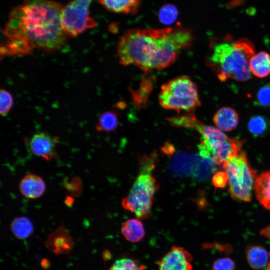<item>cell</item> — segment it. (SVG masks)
<instances>
[{
	"instance_id": "obj_1",
	"label": "cell",
	"mask_w": 270,
	"mask_h": 270,
	"mask_svg": "<svg viewBox=\"0 0 270 270\" xmlns=\"http://www.w3.org/2000/svg\"><path fill=\"white\" fill-rule=\"evenodd\" d=\"M64 8L52 0H24L14 8L4 30L8 38L4 54L24 55L35 48L46 52L61 50L68 36L62 23Z\"/></svg>"
},
{
	"instance_id": "obj_2",
	"label": "cell",
	"mask_w": 270,
	"mask_h": 270,
	"mask_svg": "<svg viewBox=\"0 0 270 270\" xmlns=\"http://www.w3.org/2000/svg\"><path fill=\"white\" fill-rule=\"evenodd\" d=\"M194 42L192 31L182 26L161 29L133 28L120 38L117 53L120 64L146 72L172 65Z\"/></svg>"
},
{
	"instance_id": "obj_3",
	"label": "cell",
	"mask_w": 270,
	"mask_h": 270,
	"mask_svg": "<svg viewBox=\"0 0 270 270\" xmlns=\"http://www.w3.org/2000/svg\"><path fill=\"white\" fill-rule=\"evenodd\" d=\"M255 54V47L250 40H234L228 34L212 39L206 62L222 82H246L252 78L250 62Z\"/></svg>"
},
{
	"instance_id": "obj_4",
	"label": "cell",
	"mask_w": 270,
	"mask_h": 270,
	"mask_svg": "<svg viewBox=\"0 0 270 270\" xmlns=\"http://www.w3.org/2000/svg\"><path fill=\"white\" fill-rule=\"evenodd\" d=\"M138 160V176L128 194L122 199V205L137 218L144 220L152 216L154 195L160 188L154 176L158 162V154L154 151L140 156Z\"/></svg>"
},
{
	"instance_id": "obj_5",
	"label": "cell",
	"mask_w": 270,
	"mask_h": 270,
	"mask_svg": "<svg viewBox=\"0 0 270 270\" xmlns=\"http://www.w3.org/2000/svg\"><path fill=\"white\" fill-rule=\"evenodd\" d=\"M183 128L193 129L202 136L200 154L223 166L229 160L241 152L243 142L228 138L222 130L200 122L192 113L183 120Z\"/></svg>"
},
{
	"instance_id": "obj_6",
	"label": "cell",
	"mask_w": 270,
	"mask_h": 270,
	"mask_svg": "<svg viewBox=\"0 0 270 270\" xmlns=\"http://www.w3.org/2000/svg\"><path fill=\"white\" fill-rule=\"evenodd\" d=\"M160 105L164 109L190 112L200 106L198 88L191 78L180 76L163 85L158 96Z\"/></svg>"
},
{
	"instance_id": "obj_7",
	"label": "cell",
	"mask_w": 270,
	"mask_h": 270,
	"mask_svg": "<svg viewBox=\"0 0 270 270\" xmlns=\"http://www.w3.org/2000/svg\"><path fill=\"white\" fill-rule=\"evenodd\" d=\"M228 178L229 192L236 200L250 202L258 177L242 151L223 166Z\"/></svg>"
},
{
	"instance_id": "obj_8",
	"label": "cell",
	"mask_w": 270,
	"mask_h": 270,
	"mask_svg": "<svg viewBox=\"0 0 270 270\" xmlns=\"http://www.w3.org/2000/svg\"><path fill=\"white\" fill-rule=\"evenodd\" d=\"M92 0H74L64 6L62 23L67 36L77 37L86 30L96 26V21L90 16Z\"/></svg>"
},
{
	"instance_id": "obj_9",
	"label": "cell",
	"mask_w": 270,
	"mask_h": 270,
	"mask_svg": "<svg viewBox=\"0 0 270 270\" xmlns=\"http://www.w3.org/2000/svg\"><path fill=\"white\" fill-rule=\"evenodd\" d=\"M193 256L184 248L174 246L158 262V270H192Z\"/></svg>"
},
{
	"instance_id": "obj_10",
	"label": "cell",
	"mask_w": 270,
	"mask_h": 270,
	"mask_svg": "<svg viewBox=\"0 0 270 270\" xmlns=\"http://www.w3.org/2000/svg\"><path fill=\"white\" fill-rule=\"evenodd\" d=\"M58 142V137L40 132L32 136L30 142V148L36 156L50 161L58 157L56 147Z\"/></svg>"
},
{
	"instance_id": "obj_11",
	"label": "cell",
	"mask_w": 270,
	"mask_h": 270,
	"mask_svg": "<svg viewBox=\"0 0 270 270\" xmlns=\"http://www.w3.org/2000/svg\"><path fill=\"white\" fill-rule=\"evenodd\" d=\"M19 188L24 197L34 200L40 198L44 194L46 190V184L41 177L30 174L26 176L21 180Z\"/></svg>"
},
{
	"instance_id": "obj_12",
	"label": "cell",
	"mask_w": 270,
	"mask_h": 270,
	"mask_svg": "<svg viewBox=\"0 0 270 270\" xmlns=\"http://www.w3.org/2000/svg\"><path fill=\"white\" fill-rule=\"evenodd\" d=\"M217 128L224 132H230L237 128L239 116L236 111L229 107L220 109L213 118Z\"/></svg>"
},
{
	"instance_id": "obj_13",
	"label": "cell",
	"mask_w": 270,
	"mask_h": 270,
	"mask_svg": "<svg viewBox=\"0 0 270 270\" xmlns=\"http://www.w3.org/2000/svg\"><path fill=\"white\" fill-rule=\"evenodd\" d=\"M108 10L124 14H136L140 5V0H98Z\"/></svg>"
},
{
	"instance_id": "obj_14",
	"label": "cell",
	"mask_w": 270,
	"mask_h": 270,
	"mask_svg": "<svg viewBox=\"0 0 270 270\" xmlns=\"http://www.w3.org/2000/svg\"><path fill=\"white\" fill-rule=\"evenodd\" d=\"M246 258L249 266L253 269L262 270L268 266L270 252L261 246H251L246 250Z\"/></svg>"
},
{
	"instance_id": "obj_15",
	"label": "cell",
	"mask_w": 270,
	"mask_h": 270,
	"mask_svg": "<svg viewBox=\"0 0 270 270\" xmlns=\"http://www.w3.org/2000/svg\"><path fill=\"white\" fill-rule=\"evenodd\" d=\"M121 233L125 239L132 243L142 241L146 236V230L142 220L138 218L130 219L122 226Z\"/></svg>"
},
{
	"instance_id": "obj_16",
	"label": "cell",
	"mask_w": 270,
	"mask_h": 270,
	"mask_svg": "<svg viewBox=\"0 0 270 270\" xmlns=\"http://www.w3.org/2000/svg\"><path fill=\"white\" fill-rule=\"evenodd\" d=\"M250 71L258 78H265L270 75V54L260 52L254 54L250 62Z\"/></svg>"
},
{
	"instance_id": "obj_17",
	"label": "cell",
	"mask_w": 270,
	"mask_h": 270,
	"mask_svg": "<svg viewBox=\"0 0 270 270\" xmlns=\"http://www.w3.org/2000/svg\"><path fill=\"white\" fill-rule=\"evenodd\" d=\"M254 189L258 201L265 208L270 210V171L264 172L257 178Z\"/></svg>"
},
{
	"instance_id": "obj_18",
	"label": "cell",
	"mask_w": 270,
	"mask_h": 270,
	"mask_svg": "<svg viewBox=\"0 0 270 270\" xmlns=\"http://www.w3.org/2000/svg\"><path fill=\"white\" fill-rule=\"evenodd\" d=\"M120 124L118 114L114 111H106L100 116L96 129L99 132L110 134L114 132Z\"/></svg>"
},
{
	"instance_id": "obj_19",
	"label": "cell",
	"mask_w": 270,
	"mask_h": 270,
	"mask_svg": "<svg viewBox=\"0 0 270 270\" xmlns=\"http://www.w3.org/2000/svg\"><path fill=\"white\" fill-rule=\"evenodd\" d=\"M11 229L18 238H28L33 232L34 226L32 222L24 216L16 218L12 222Z\"/></svg>"
},
{
	"instance_id": "obj_20",
	"label": "cell",
	"mask_w": 270,
	"mask_h": 270,
	"mask_svg": "<svg viewBox=\"0 0 270 270\" xmlns=\"http://www.w3.org/2000/svg\"><path fill=\"white\" fill-rule=\"evenodd\" d=\"M248 130L255 137L264 136L270 130V120L262 116H253L248 121Z\"/></svg>"
},
{
	"instance_id": "obj_21",
	"label": "cell",
	"mask_w": 270,
	"mask_h": 270,
	"mask_svg": "<svg viewBox=\"0 0 270 270\" xmlns=\"http://www.w3.org/2000/svg\"><path fill=\"white\" fill-rule=\"evenodd\" d=\"M109 270H146V266L135 259L123 258L116 260Z\"/></svg>"
},
{
	"instance_id": "obj_22",
	"label": "cell",
	"mask_w": 270,
	"mask_h": 270,
	"mask_svg": "<svg viewBox=\"0 0 270 270\" xmlns=\"http://www.w3.org/2000/svg\"><path fill=\"white\" fill-rule=\"evenodd\" d=\"M254 103L255 106L270 110V83L258 90Z\"/></svg>"
},
{
	"instance_id": "obj_23",
	"label": "cell",
	"mask_w": 270,
	"mask_h": 270,
	"mask_svg": "<svg viewBox=\"0 0 270 270\" xmlns=\"http://www.w3.org/2000/svg\"><path fill=\"white\" fill-rule=\"evenodd\" d=\"M178 14V10L174 6L167 4L162 8L158 17L161 22L169 25L176 20Z\"/></svg>"
},
{
	"instance_id": "obj_24",
	"label": "cell",
	"mask_w": 270,
	"mask_h": 270,
	"mask_svg": "<svg viewBox=\"0 0 270 270\" xmlns=\"http://www.w3.org/2000/svg\"><path fill=\"white\" fill-rule=\"evenodd\" d=\"M0 114L5 116L13 106V98L11 94L6 90H0Z\"/></svg>"
},
{
	"instance_id": "obj_25",
	"label": "cell",
	"mask_w": 270,
	"mask_h": 270,
	"mask_svg": "<svg viewBox=\"0 0 270 270\" xmlns=\"http://www.w3.org/2000/svg\"><path fill=\"white\" fill-rule=\"evenodd\" d=\"M234 262L230 258H222L216 260L212 264V270H235Z\"/></svg>"
},
{
	"instance_id": "obj_26",
	"label": "cell",
	"mask_w": 270,
	"mask_h": 270,
	"mask_svg": "<svg viewBox=\"0 0 270 270\" xmlns=\"http://www.w3.org/2000/svg\"><path fill=\"white\" fill-rule=\"evenodd\" d=\"M212 182L216 188H222L226 186L228 182L226 172H217L214 176Z\"/></svg>"
},
{
	"instance_id": "obj_27",
	"label": "cell",
	"mask_w": 270,
	"mask_h": 270,
	"mask_svg": "<svg viewBox=\"0 0 270 270\" xmlns=\"http://www.w3.org/2000/svg\"><path fill=\"white\" fill-rule=\"evenodd\" d=\"M261 235L270 240V226L264 228L260 232Z\"/></svg>"
},
{
	"instance_id": "obj_28",
	"label": "cell",
	"mask_w": 270,
	"mask_h": 270,
	"mask_svg": "<svg viewBox=\"0 0 270 270\" xmlns=\"http://www.w3.org/2000/svg\"><path fill=\"white\" fill-rule=\"evenodd\" d=\"M268 268L270 270V260H269L268 264Z\"/></svg>"
},
{
	"instance_id": "obj_29",
	"label": "cell",
	"mask_w": 270,
	"mask_h": 270,
	"mask_svg": "<svg viewBox=\"0 0 270 270\" xmlns=\"http://www.w3.org/2000/svg\"><path fill=\"white\" fill-rule=\"evenodd\" d=\"M270 270L268 268H267L266 270Z\"/></svg>"
}]
</instances>
